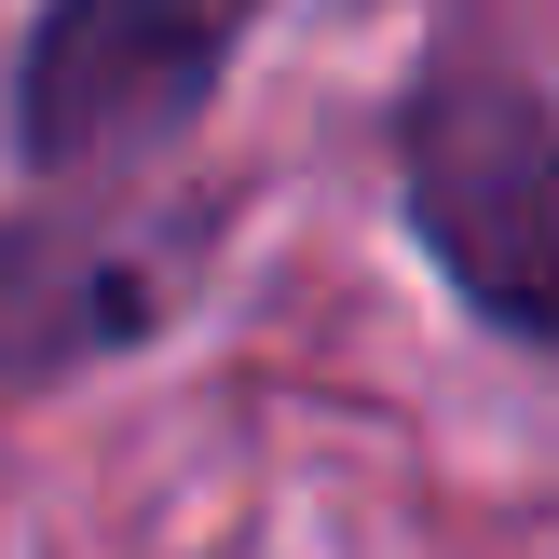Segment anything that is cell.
Here are the masks:
<instances>
[{"label": "cell", "instance_id": "cell-1", "mask_svg": "<svg viewBox=\"0 0 559 559\" xmlns=\"http://www.w3.org/2000/svg\"><path fill=\"white\" fill-rule=\"evenodd\" d=\"M409 260L451 287L478 342L559 369V96L478 27H437L424 69L382 109Z\"/></svg>", "mask_w": 559, "mask_h": 559}, {"label": "cell", "instance_id": "cell-2", "mask_svg": "<svg viewBox=\"0 0 559 559\" xmlns=\"http://www.w3.org/2000/svg\"><path fill=\"white\" fill-rule=\"evenodd\" d=\"M273 0H27L0 136L27 191H164V164L205 151L246 41Z\"/></svg>", "mask_w": 559, "mask_h": 559}, {"label": "cell", "instance_id": "cell-3", "mask_svg": "<svg viewBox=\"0 0 559 559\" xmlns=\"http://www.w3.org/2000/svg\"><path fill=\"white\" fill-rule=\"evenodd\" d=\"M218 191H27L0 205V396H69L96 369H136L205 300Z\"/></svg>", "mask_w": 559, "mask_h": 559}]
</instances>
